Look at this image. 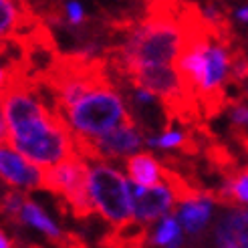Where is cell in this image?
Here are the masks:
<instances>
[{"label":"cell","mask_w":248,"mask_h":248,"mask_svg":"<svg viewBox=\"0 0 248 248\" xmlns=\"http://www.w3.org/2000/svg\"><path fill=\"white\" fill-rule=\"evenodd\" d=\"M59 113L65 117L75 133L89 135V138L103 135L125 121H135L117 93L115 83H107L87 91L75 103L61 109Z\"/></svg>","instance_id":"1"},{"label":"cell","mask_w":248,"mask_h":248,"mask_svg":"<svg viewBox=\"0 0 248 248\" xmlns=\"http://www.w3.org/2000/svg\"><path fill=\"white\" fill-rule=\"evenodd\" d=\"M43 190H48L65 200L69 212L77 220L89 218L97 212L89 190V166L79 154L55 166L43 168Z\"/></svg>","instance_id":"2"},{"label":"cell","mask_w":248,"mask_h":248,"mask_svg":"<svg viewBox=\"0 0 248 248\" xmlns=\"http://www.w3.org/2000/svg\"><path fill=\"white\" fill-rule=\"evenodd\" d=\"M89 190L97 212L109 224L119 226L131 220V188L117 170L105 162H97L89 168Z\"/></svg>","instance_id":"3"},{"label":"cell","mask_w":248,"mask_h":248,"mask_svg":"<svg viewBox=\"0 0 248 248\" xmlns=\"http://www.w3.org/2000/svg\"><path fill=\"white\" fill-rule=\"evenodd\" d=\"M173 196L170 188L164 186H131V210L133 218L145 222V224H154L155 220L164 218L173 208Z\"/></svg>","instance_id":"4"},{"label":"cell","mask_w":248,"mask_h":248,"mask_svg":"<svg viewBox=\"0 0 248 248\" xmlns=\"http://www.w3.org/2000/svg\"><path fill=\"white\" fill-rule=\"evenodd\" d=\"M0 178L12 188H43V168L29 162L22 154L12 152L8 145H0Z\"/></svg>","instance_id":"5"},{"label":"cell","mask_w":248,"mask_h":248,"mask_svg":"<svg viewBox=\"0 0 248 248\" xmlns=\"http://www.w3.org/2000/svg\"><path fill=\"white\" fill-rule=\"evenodd\" d=\"M150 244V228L145 222L129 220L125 224L115 226L105 234L101 240V248H145Z\"/></svg>","instance_id":"6"},{"label":"cell","mask_w":248,"mask_h":248,"mask_svg":"<svg viewBox=\"0 0 248 248\" xmlns=\"http://www.w3.org/2000/svg\"><path fill=\"white\" fill-rule=\"evenodd\" d=\"M216 240L220 248H248V210H234L222 218L216 230Z\"/></svg>","instance_id":"7"},{"label":"cell","mask_w":248,"mask_h":248,"mask_svg":"<svg viewBox=\"0 0 248 248\" xmlns=\"http://www.w3.org/2000/svg\"><path fill=\"white\" fill-rule=\"evenodd\" d=\"M125 168L133 184L138 186H155L162 180V166L150 154H131L125 159Z\"/></svg>","instance_id":"8"},{"label":"cell","mask_w":248,"mask_h":248,"mask_svg":"<svg viewBox=\"0 0 248 248\" xmlns=\"http://www.w3.org/2000/svg\"><path fill=\"white\" fill-rule=\"evenodd\" d=\"M212 202L202 198V200H194V202H186L182 212H180V218H182V224L186 228V232L190 234H196L204 228V224L210 218V206Z\"/></svg>","instance_id":"9"},{"label":"cell","mask_w":248,"mask_h":248,"mask_svg":"<svg viewBox=\"0 0 248 248\" xmlns=\"http://www.w3.org/2000/svg\"><path fill=\"white\" fill-rule=\"evenodd\" d=\"M22 220L24 224H32L34 228H39L43 234H46L48 238H51V242H57L61 238V232L51 220H48V216L43 212V210L36 206L31 198L27 196L24 198V206H22Z\"/></svg>","instance_id":"10"},{"label":"cell","mask_w":248,"mask_h":248,"mask_svg":"<svg viewBox=\"0 0 248 248\" xmlns=\"http://www.w3.org/2000/svg\"><path fill=\"white\" fill-rule=\"evenodd\" d=\"M152 242L157 244V246H164V248H180V244H182V230L178 226V220L173 216H166Z\"/></svg>","instance_id":"11"},{"label":"cell","mask_w":248,"mask_h":248,"mask_svg":"<svg viewBox=\"0 0 248 248\" xmlns=\"http://www.w3.org/2000/svg\"><path fill=\"white\" fill-rule=\"evenodd\" d=\"M24 198L27 194L20 192H6L0 200V214H4L6 218H10L16 224H22V206H24Z\"/></svg>","instance_id":"12"},{"label":"cell","mask_w":248,"mask_h":248,"mask_svg":"<svg viewBox=\"0 0 248 248\" xmlns=\"http://www.w3.org/2000/svg\"><path fill=\"white\" fill-rule=\"evenodd\" d=\"M230 111H232V121L234 125L246 127L248 125V105L242 99H230Z\"/></svg>","instance_id":"13"},{"label":"cell","mask_w":248,"mask_h":248,"mask_svg":"<svg viewBox=\"0 0 248 248\" xmlns=\"http://www.w3.org/2000/svg\"><path fill=\"white\" fill-rule=\"evenodd\" d=\"M65 16L71 24H81L85 20L83 6L77 2V0H69V2H65Z\"/></svg>","instance_id":"14"},{"label":"cell","mask_w":248,"mask_h":248,"mask_svg":"<svg viewBox=\"0 0 248 248\" xmlns=\"http://www.w3.org/2000/svg\"><path fill=\"white\" fill-rule=\"evenodd\" d=\"M0 145H8L10 147L8 129H6V123H4V117H2V111H0Z\"/></svg>","instance_id":"15"},{"label":"cell","mask_w":248,"mask_h":248,"mask_svg":"<svg viewBox=\"0 0 248 248\" xmlns=\"http://www.w3.org/2000/svg\"><path fill=\"white\" fill-rule=\"evenodd\" d=\"M0 248H16V240H8L2 228H0Z\"/></svg>","instance_id":"16"},{"label":"cell","mask_w":248,"mask_h":248,"mask_svg":"<svg viewBox=\"0 0 248 248\" xmlns=\"http://www.w3.org/2000/svg\"><path fill=\"white\" fill-rule=\"evenodd\" d=\"M240 20H244V22H248V6H244V8H240L238 10V15H236Z\"/></svg>","instance_id":"17"},{"label":"cell","mask_w":248,"mask_h":248,"mask_svg":"<svg viewBox=\"0 0 248 248\" xmlns=\"http://www.w3.org/2000/svg\"><path fill=\"white\" fill-rule=\"evenodd\" d=\"M6 73H8V65L6 67L0 65V87H2V83L6 81Z\"/></svg>","instance_id":"18"},{"label":"cell","mask_w":248,"mask_h":248,"mask_svg":"<svg viewBox=\"0 0 248 248\" xmlns=\"http://www.w3.org/2000/svg\"><path fill=\"white\" fill-rule=\"evenodd\" d=\"M230 248H236V246H230Z\"/></svg>","instance_id":"19"}]
</instances>
